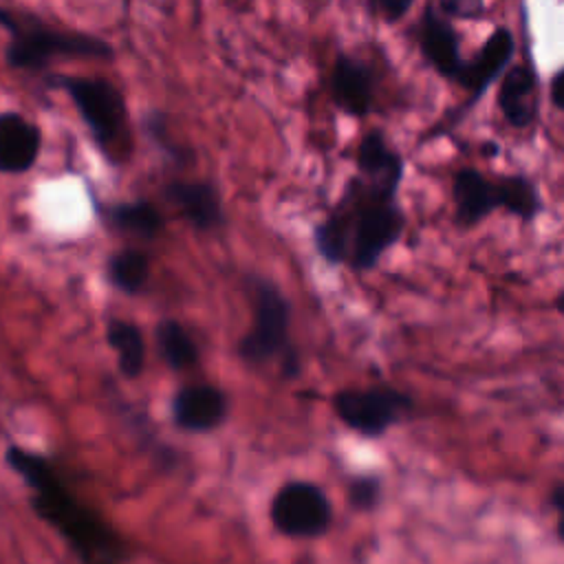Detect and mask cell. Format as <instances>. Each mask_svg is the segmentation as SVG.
Listing matches in <instances>:
<instances>
[{
	"label": "cell",
	"mask_w": 564,
	"mask_h": 564,
	"mask_svg": "<svg viewBox=\"0 0 564 564\" xmlns=\"http://www.w3.org/2000/svg\"><path fill=\"white\" fill-rule=\"evenodd\" d=\"M4 460L33 491V513L68 542L82 564H119L123 560L126 551L121 538L99 513L66 489L46 456L20 445H9Z\"/></svg>",
	"instance_id": "cell-2"
},
{
	"label": "cell",
	"mask_w": 564,
	"mask_h": 564,
	"mask_svg": "<svg viewBox=\"0 0 564 564\" xmlns=\"http://www.w3.org/2000/svg\"><path fill=\"white\" fill-rule=\"evenodd\" d=\"M516 53V37L507 26H496L489 37L482 42V46L476 51V55L465 62V68L458 77V86L467 93L465 108H471L482 93L502 77L507 70L511 57Z\"/></svg>",
	"instance_id": "cell-9"
},
{
	"label": "cell",
	"mask_w": 564,
	"mask_h": 564,
	"mask_svg": "<svg viewBox=\"0 0 564 564\" xmlns=\"http://www.w3.org/2000/svg\"><path fill=\"white\" fill-rule=\"evenodd\" d=\"M42 148L40 128L22 112H0V172L24 174L29 172Z\"/></svg>",
	"instance_id": "cell-14"
},
{
	"label": "cell",
	"mask_w": 564,
	"mask_h": 564,
	"mask_svg": "<svg viewBox=\"0 0 564 564\" xmlns=\"http://www.w3.org/2000/svg\"><path fill=\"white\" fill-rule=\"evenodd\" d=\"M108 223L117 229L152 240L163 229L161 212L148 200H132V203H117L106 209Z\"/></svg>",
	"instance_id": "cell-20"
},
{
	"label": "cell",
	"mask_w": 564,
	"mask_h": 564,
	"mask_svg": "<svg viewBox=\"0 0 564 564\" xmlns=\"http://www.w3.org/2000/svg\"><path fill=\"white\" fill-rule=\"evenodd\" d=\"M106 275L115 289L126 295H137L150 278V258L137 247L119 249L106 264Z\"/></svg>",
	"instance_id": "cell-18"
},
{
	"label": "cell",
	"mask_w": 564,
	"mask_h": 564,
	"mask_svg": "<svg viewBox=\"0 0 564 564\" xmlns=\"http://www.w3.org/2000/svg\"><path fill=\"white\" fill-rule=\"evenodd\" d=\"M482 154L485 156H496L498 154V143H494V141H489V143H482Z\"/></svg>",
	"instance_id": "cell-27"
},
{
	"label": "cell",
	"mask_w": 564,
	"mask_h": 564,
	"mask_svg": "<svg viewBox=\"0 0 564 564\" xmlns=\"http://www.w3.org/2000/svg\"><path fill=\"white\" fill-rule=\"evenodd\" d=\"M328 93L333 104L350 117H366L375 108L377 75L375 68L348 53H339L328 75Z\"/></svg>",
	"instance_id": "cell-8"
},
{
	"label": "cell",
	"mask_w": 564,
	"mask_h": 564,
	"mask_svg": "<svg viewBox=\"0 0 564 564\" xmlns=\"http://www.w3.org/2000/svg\"><path fill=\"white\" fill-rule=\"evenodd\" d=\"M549 97L551 104L564 112V66L551 77V86H549Z\"/></svg>",
	"instance_id": "cell-25"
},
{
	"label": "cell",
	"mask_w": 564,
	"mask_h": 564,
	"mask_svg": "<svg viewBox=\"0 0 564 564\" xmlns=\"http://www.w3.org/2000/svg\"><path fill=\"white\" fill-rule=\"evenodd\" d=\"M496 194L498 207H502L511 216H518L524 223H531L540 212L538 187L522 174L502 176L496 183Z\"/></svg>",
	"instance_id": "cell-21"
},
{
	"label": "cell",
	"mask_w": 564,
	"mask_h": 564,
	"mask_svg": "<svg viewBox=\"0 0 564 564\" xmlns=\"http://www.w3.org/2000/svg\"><path fill=\"white\" fill-rule=\"evenodd\" d=\"M553 507H555V513H557L555 531H557L560 540L564 542V485H560V487L553 491Z\"/></svg>",
	"instance_id": "cell-26"
},
{
	"label": "cell",
	"mask_w": 564,
	"mask_h": 564,
	"mask_svg": "<svg viewBox=\"0 0 564 564\" xmlns=\"http://www.w3.org/2000/svg\"><path fill=\"white\" fill-rule=\"evenodd\" d=\"M249 289L253 297V324L238 341V355L253 366L284 357L286 370H295V352L289 344V300L278 284L264 278L251 275Z\"/></svg>",
	"instance_id": "cell-5"
},
{
	"label": "cell",
	"mask_w": 564,
	"mask_h": 564,
	"mask_svg": "<svg viewBox=\"0 0 564 564\" xmlns=\"http://www.w3.org/2000/svg\"><path fill=\"white\" fill-rule=\"evenodd\" d=\"M0 26H4L11 35L4 51L7 64L18 70H42L55 57L110 59L115 55L110 42L97 35L59 31L31 13L4 7H0Z\"/></svg>",
	"instance_id": "cell-3"
},
{
	"label": "cell",
	"mask_w": 564,
	"mask_h": 564,
	"mask_svg": "<svg viewBox=\"0 0 564 564\" xmlns=\"http://www.w3.org/2000/svg\"><path fill=\"white\" fill-rule=\"evenodd\" d=\"M106 341L117 355L119 372L126 379H137L145 366V339L134 322L110 317L106 322Z\"/></svg>",
	"instance_id": "cell-17"
},
{
	"label": "cell",
	"mask_w": 564,
	"mask_h": 564,
	"mask_svg": "<svg viewBox=\"0 0 564 564\" xmlns=\"http://www.w3.org/2000/svg\"><path fill=\"white\" fill-rule=\"evenodd\" d=\"M357 172L386 187L399 189L403 178V156L386 141L381 130H370L357 145Z\"/></svg>",
	"instance_id": "cell-16"
},
{
	"label": "cell",
	"mask_w": 564,
	"mask_h": 564,
	"mask_svg": "<svg viewBox=\"0 0 564 564\" xmlns=\"http://www.w3.org/2000/svg\"><path fill=\"white\" fill-rule=\"evenodd\" d=\"M412 401L392 388H368V390H341L337 392L333 408L337 416L350 430L364 436H379L392 427Z\"/></svg>",
	"instance_id": "cell-7"
},
{
	"label": "cell",
	"mask_w": 564,
	"mask_h": 564,
	"mask_svg": "<svg viewBox=\"0 0 564 564\" xmlns=\"http://www.w3.org/2000/svg\"><path fill=\"white\" fill-rule=\"evenodd\" d=\"M330 500L313 482H286L271 500V522L284 535L315 538L330 527Z\"/></svg>",
	"instance_id": "cell-6"
},
{
	"label": "cell",
	"mask_w": 564,
	"mask_h": 564,
	"mask_svg": "<svg viewBox=\"0 0 564 564\" xmlns=\"http://www.w3.org/2000/svg\"><path fill=\"white\" fill-rule=\"evenodd\" d=\"M436 9L447 20H480L485 15V0H436Z\"/></svg>",
	"instance_id": "cell-22"
},
{
	"label": "cell",
	"mask_w": 564,
	"mask_h": 564,
	"mask_svg": "<svg viewBox=\"0 0 564 564\" xmlns=\"http://www.w3.org/2000/svg\"><path fill=\"white\" fill-rule=\"evenodd\" d=\"M377 494H379V482L375 478H357L350 485V500L361 509L372 507L377 500Z\"/></svg>",
	"instance_id": "cell-24"
},
{
	"label": "cell",
	"mask_w": 564,
	"mask_h": 564,
	"mask_svg": "<svg viewBox=\"0 0 564 564\" xmlns=\"http://www.w3.org/2000/svg\"><path fill=\"white\" fill-rule=\"evenodd\" d=\"M227 397L220 388L209 383H192L183 386L172 397V423L192 434H203L220 427L227 419Z\"/></svg>",
	"instance_id": "cell-11"
},
{
	"label": "cell",
	"mask_w": 564,
	"mask_h": 564,
	"mask_svg": "<svg viewBox=\"0 0 564 564\" xmlns=\"http://www.w3.org/2000/svg\"><path fill=\"white\" fill-rule=\"evenodd\" d=\"M555 308H557L560 313H564V291L555 297Z\"/></svg>",
	"instance_id": "cell-28"
},
{
	"label": "cell",
	"mask_w": 564,
	"mask_h": 564,
	"mask_svg": "<svg viewBox=\"0 0 564 564\" xmlns=\"http://www.w3.org/2000/svg\"><path fill=\"white\" fill-rule=\"evenodd\" d=\"M156 346L163 361L172 370H185L196 366L198 361V346L192 339L189 330L176 319H161L156 324Z\"/></svg>",
	"instance_id": "cell-19"
},
{
	"label": "cell",
	"mask_w": 564,
	"mask_h": 564,
	"mask_svg": "<svg viewBox=\"0 0 564 564\" xmlns=\"http://www.w3.org/2000/svg\"><path fill=\"white\" fill-rule=\"evenodd\" d=\"M370 11L381 15L386 22L401 20L414 4V0H366Z\"/></svg>",
	"instance_id": "cell-23"
},
{
	"label": "cell",
	"mask_w": 564,
	"mask_h": 564,
	"mask_svg": "<svg viewBox=\"0 0 564 564\" xmlns=\"http://www.w3.org/2000/svg\"><path fill=\"white\" fill-rule=\"evenodd\" d=\"M51 86L68 93L93 139L110 161L115 152L128 150V108L123 95L108 79L99 77H51Z\"/></svg>",
	"instance_id": "cell-4"
},
{
	"label": "cell",
	"mask_w": 564,
	"mask_h": 564,
	"mask_svg": "<svg viewBox=\"0 0 564 564\" xmlns=\"http://www.w3.org/2000/svg\"><path fill=\"white\" fill-rule=\"evenodd\" d=\"M165 196L181 212V216L198 231H212L225 225L220 194L209 181H170L165 187Z\"/></svg>",
	"instance_id": "cell-12"
},
{
	"label": "cell",
	"mask_w": 564,
	"mask_h": 564,
	"mask_svg": "<svg viewBox=\"0 0 564 564\" xmlns=\"http://www.w3.org/2000/svg\"><path fill=\"white\" fill-rule=\"evenodd\" d=\"M419 48L425 62L445 79L458 82L465 59L460 55V40L458 33L445 15L438 13L436 7L427 4L421 22H419Z\"/></svg>",
	"instance_id": "cell-10"
},
{
	"label": "cell",
	"mask_w": 564,
	"mask_h": 564,
	"mask_svg": "<svg viewBox=\"0 0 564 564\" xmlns=\"http://www.w3.org/2000/svg\"><path fill=\"white\" fill-rule=\"evenodd\" d=\"M397 194L399 189L357 174L337 205L313 229L319 258L328 264L348 262L359 273L375 269L405 229V214Z\"/></svg>",
	"instance_id": "cell-1"
},
{
	"label": "cell",
	"mask_w": 564,
	"mask_h": 564,
	"mask_svg": "<svg viewBox=\"0 0 564 564\" xmlns=\"http://www.w3.org/2000/svg\"><path fill=\"white\" fill-rule=\"evenodd\" d=\"M498 108L511 128L524 130L538 119V75L531 62L511 66L500 77Z\"/></svg>",
	"instance_id": "cell-13"
},
{
	"label": "cell",
	"mask_w": 564,
	"mask_h": 564,
	"mask_svg": "<svg viewBox=\"0 0 564 564\" xmlns=\"http://www.w3.org/2000/svg\"><path fill=\"white\" fill-rule=\"evenodd\" d=\"M452 200L456 220L463 227H474L498 209L496 185L478 170L460 167L452 178Z\"/></svg>",
	"instance_id": "cell-15"
}]
</instances>
